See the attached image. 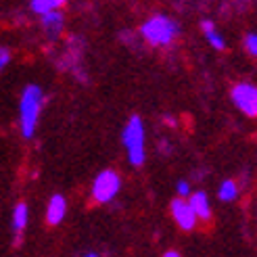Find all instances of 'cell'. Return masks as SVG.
<instances>
[{
	"label": "cell",
	"instance_id": "1",
	"mask_svg": "<svg viewBox=\"0 0 257 257\" xmlns=\"http://www.w3.org/2000/svg\"><path fill=\"white\" fill-rule=\"evenodd\" d=\"M44 107V92L40 86H28L23 90L21 100H19V127L23 138H32L36 127H38V119H40V113Z\"/></svg>",
	"mask_w": 257,
	"mask_h": 257
},
{
	"label": "cell",
	"instance_id": "2",
	"mask_svg": "<svg viewBox=\"0 0 257 257\" xmlns=\"http://www.w3.org/2000/svg\"><path fill=\"white\" fill-rule=\"evenodd\" d=\"M178 34H180V25L168 15H153L140 28V36L145 38V42L155 48L170 46L178 38Z\"/></svg>",
	"mask_w": 257,
	"mask_h": 257
},
{
	"label": "cell",
	"instance_id": "3",
	"mask_svg": "<svg viewBox=\"0 0 257 257\" xmlns=\"http://www.w3.org/2000/svg\"><path fill=\"white\" fill-rule=\"evenodd\" d=\"M121 143L127 151V159H130L132 165H143L147 151H145V125L143 119L138 115H132L130 121L125 123L123 132H121Z\"/></svg>",
	"mask_w": 257,
	"mask_h": 257
},
{
	"label": "cell",
	"instance_id": "4",
	"mask_svg": "<svg viewBox=\"0 0 257 257\" xmlns=\"http://www.w3.org/2000/svg\"><path fill=\"white\" fill-rule=\"evenodd\" d=\"M121 188L119 174L115 170H102L92 182V199L96 203H111Z\"/></svg>",
	"mask_w": 257,
	"mask_h": 257
},
{
	"label": "cell",
	"instance_id": "5",
	"mask_svg": "<svg viewBox=\"0 0 257 257\" xmlns=\"http://www.w3.org/2000/svg\"><path fill=\"white\" fill-rule=\"evenodd\" d=\"M232 102L247 117H257V86L249 82H238L232 88Z\"/></svg>",
	"mask_w": 257,
	"mask_h": 257
},
{
	"label": "cell",
	"instance_id": "6",
	"mask_svg": "<svg viewBox=\"0 0 257 257\" xmlns=\"http://www.w3.org/2000/svg\"><path fill=\"white\" fill-rule=\"evenodd\" d=\"M170 211H172V217L176 220V224L182 228V230H192L197 226V217L192 213L190 205L186 199H174L172 205H170Z\"/></svg>",
	"mask_w": 257,
	"mask_h": 257
},
{
	"label": "cell",
	"instance_id": "7",
	"mask_svg": "<svg viewBox=\"0 0 257 257\" xmlns=\"http://www.w3.org/2000/svg\"><path fill=\"white\" fill-rule=\"evenodd\" d=\"M188 205H190V209H192V213H195L197 220H203V222L211 220V205H209V197L205 195V190L190 192Z\"/></svg>",
	"mask_w": 257,
	"mask_h": 257
},
{
	"label": "cell",
	"instance_id": "8",
	"mask_svg": "<svg viewBox=\"0 0 257 257\" xmlns=\"http://www.w3.org/2000/svg\"><path fill=\"white\" fill-rule=\"evenodd\" d=\"M67 213V201L63 195H53L48 201V207H46V222L50 226H57L63 222V217Z\"/></svg>",
	"mask_w": 257,
	"mask_h": 257
},
{
	"label": "cell",
	"instance_id": "9",
	"mask_svg": "<svg viewBox=\"0 0 257 257\" xmlns=\"http://www.w3.org/2000/svg\"><path fill=\"white\" fill-rule=\"evenodd\" d=\"M28 220H30V209H28V205L21 201L15 205V211H13V228H15V232H17V240L21 238V232L25 230V226H28Z\"/></svg>",
	"mask_w": 257,
	"mask_h": 257
},
{
	"label": "cell",
	"instance_id": "10",
	"mask_svg": "<svg viewBox=\"0 0 257 257\" xmlns=\"http://www.w3.org/2000/svg\"><path fill=\"white\" fill-rule=\"evenodd\" d=\"M42 28L44 32L50 36V38H57L63 30V15L61 11H55V13H48V15L42 17Z\"/></svg>",
	"mask_w": 257,
	"mask_h": 257
},
{
	"label": "cell",
	"instance_id": "11",
	"mask_svg": "<svg viewBox=\"0 0 257 257\" xmlns=\"http://www.w3.org/2000/svg\"><path fill=\"white\" fill-rule=\"evenodd\" d=\"M201 28H203V34H205V38L209 40V44L215 48V50H224L226 48V42H224V38L215 32V28H213V23L211 21H203L201 23Z\"/></svg>",
	"mask_w": 257,
	"mask_h": 257
},
{
	"label": "cell",
	"instance_id": "12",
	"mask_svg": "<svg viewBox=\"0 0 257 257\" xmlns=\"http://www.w3.org/2000/svg\"><path fill=\"white\" fill-rule=\"evenodd\" d=\"M238 192H240V188H238V184L234 182V180H224V182L220 184V190H217V197H220V201L230 203V201H234L238 197Z\"/></svg>",
	"mask_w": 257,
	"mask_h": 257
},
{
	"label": "cell",
	"instance_id": "13",
	"mask_svg": "<svg viewBox=\"0 0 257 257\" xmlns=\"http://www.w3.org/2000/svg\"><path fill=\"white\" fill-rule=\"evenodd\" d=\"M34 13H38V15H48V13H55L63 7L61 0H34V3L30 5Z\"/></svg>",
	"mask_w": 257,
	"mask_h": 257
},
{
	"label": "cell",
	"instance_id": "14",
	"mask_svg": "<svg viewBox=\"0 0 257 257\" xmlns=\"http://www.w3.org/2000/svg\"><path fill=\"white\" fill-rule=\"evenodd\" d=\"M245 48L251 57H257V34H247L245 36Z\"/></svg>",
	"mask_w": 257,
	"mask_h": 257
},
{
	"label": "cell",
	"instance_id": "15",
	"mask_svg": "<svg viewBox=\"0 0 257 257\" xmlns=\"http://www.w3.org/2000/svg\"><path fill=\"white\" fill-rule=\"evenodd\" d=\"M178 195H180V199H184V197H190V184L186 182V180H180L178 182Z\"/></svg>",
	"mask_w": 257,
	"mask_h": 257
},
{
	"label": "cell",
	"instance_id": "16",
	"mask_svg": "<svg viewBox=\"0 0 257 257\" xmlns=\"http://www.w3.org/2000/svg\"><path fill=\"white\" fill-rule=\"evenodd\" d=\"M9 61H11V53H9L7 48L0 46V71H3V69L9 65Z\"/></svg>",
	"mask_w": 257,
	"mask_h": 257
},
{
	"label": "cell",
	"instance_id": "17",
	"mask_svg": "<svg viewBox=\"0 0 257 257\" xmlns=\"http://www.w3.org/2000/svg\"><path fill=\"white\" fill-rule=\"evenodd\" d=\"M163 121L168 123V125H176V119H174V117H170V115H163Z\"/></svg>",
	"mask_w": 257,
	"mask_h": 257
},
{
	"label": "cell",
	"instance_id": "18",
	"mask_svg": "<svg viewBox=\"0 0 257 257\" xmlns=\"http://www.w3.org/2000/svg\"><path fill=\"white\" fill-rule=\"evenodd\" d=\"M163 257H180V253H178V251H168Z\"/></svg>",
	"mask_w": 257,
	"mask_h": 257
},
{
	"label": "cell",
	"instance_id": "19",
	"mask_svg": "<svg viewBox=\"0 0 257 257\" xmlns=\"http://www.w3.org/2000/svg\"><path fill=\"white\" fill-rule=\"evenodd\" d=\"M84 257H98V255H96V253H86Z\"/></svg>",
	"mask_w": 257,
	"mask_h": 257
}]
</instances>
